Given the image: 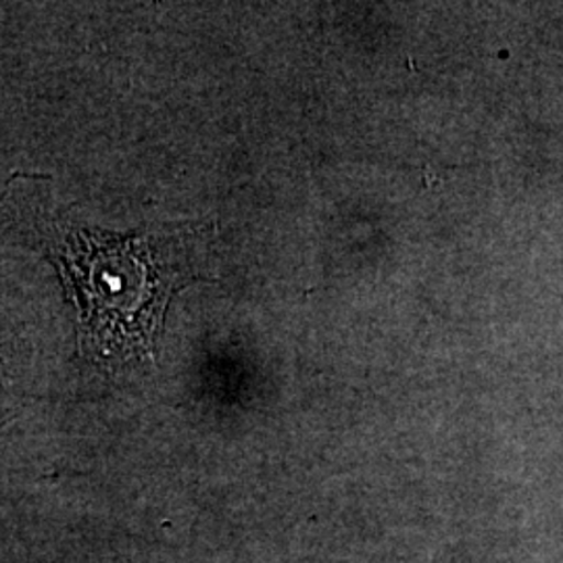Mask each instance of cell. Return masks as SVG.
I'll list each match as a JSON object with an SVG mask.
<instances>
[{
  "instance_id": "obj_1",
  "label": "cell",
  "mask_w": 563,
  "mask_h": 563,
  "mask_svg": "<svg viewBox=\"0 0 563 563\" xmlns=\"http://www.w3.org/2000/svg\"><path fill=\"white\" fill-rule=\"evenodd\" d=\"M42 241L78 302L81 344L111 362L151 355L178 284L155 241L60 222L42 228Z\"/></svg>"
}]
</instances>
